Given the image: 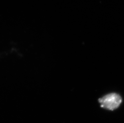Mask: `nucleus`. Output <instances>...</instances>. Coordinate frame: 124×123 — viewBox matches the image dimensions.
I'll return each instance as SVG.
<instances>
[{
  "mask_svg": "<svg viewBox=\"0 0 124 123\" xmlns=\"http://www.w3.org/2000/svg\"><path fill=\"white\" fill-rule=\"evenodd\" d=\"M98 101L101 107L109 110L113 111L119 107L122 103L121 97L116 93H111L100 98Z\"/></svg>",
  "mask_w": 124,
  "mask_h": 123,
  "instance_id": "nucleus-1",
  "label": "nucleus"
}]
</instances>
